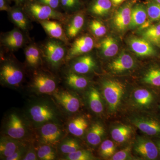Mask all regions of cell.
<instances>
[{
    "mask_svg": "<svg viewBox=\"0 0 160 160\" xmlns=\"http://www.w3.org/2000/svg\"><path fill=\"white\" fill-rule=\"evenodd\" d=\"M69 61V71L80 74L91 72L96 67V62L91 55H83Z\"/></svg>",
    "mask_w": 160,
    "mask_h": 160,
    "instance_id": "obj_12",
    "label": "cell"
},
{
    "mask_svg": "<svg viewBox=\"0 0 160 160\" xmlns=\"http://www.w3.org/2000/svg\"><path fill=\"white\" fill-rule=\"evenodd\" d=\"M134 60L130 55L123 52L109 64V69L115 73H121L134 67Z\"/></svg>",
    "mask_w": 160,
    "mask_h": 160,
    "instance_id": "obj_20",
    "label": "cell"
},
{
    "mask_svg": "<svg viewBox=\"0 0 160 160\" xmlns=\"http://www.w3.org/2000/svg\"><path fill=\"white\" fill-rule=\"evenodd\" d=\"M89 29L97 37H101L106 34L107 29L102 22L98 20H92L89 23Z\"/></svg>",
    "mask_w": 160,
    "mask_h": 160,
    "instance_id": "obj_39",
    "label": "cell"
},
{
    "mask_svg": "<svg viewBox=\"0 0 160 160\" xmlns=\"http://www.w3.org/2000/svg\"><path fill=\"white\" fill-rule=\"evenodd\" d=\"M38 159L37 155V152L33 147L29 148L28 151L24 157L23 160H37Z\"/></svg>",
    "mask_w": 160,
    "mask_h": 160,
    "instance_id": "obj_44",
    "label": "cell"
},
{
    "mask_svg": "<svg viewBox=\"0 0 160 160\" xmlns=\"http://www.w3.org/2000/svg\"><path fill=\"white\" fill-rule=\"evenodd\" d=\"M4 131L6 136L18 140L26 138L29 132L26 122L16 112H11L7 115Z\"/></svg>",
    "mask_w": 160,
    "mask_h": 160,
    "instance_id": "obj_6",
    "label": "cell"
},
{
    "mask_svg": "<svg viewBox=\"0 0 160 160\" xmlns=\"http://www.w3.org/2000/svg\"><path fill=\"white\" fill-rule=\"evenodd\" d=\"M40 47L43 59L52 69H58L66 60L68 49L62 41L49 38Z\"/></svg>",
    "mask_w": 160,
    "mask_h": 160,
    "instance_id": "obj_2",
    "label": "cell"
},
{
    "mask_svg": "<svg viewBox=\"0 0 160 160\" xmlns=\"http://www.w3.org/2000/svg\"><path fill=\"white\" fill-rule=\"evenodd\" d=\"M128 43L130 49L138 56H151L155 54L153 45L143 38H132Z\"/></svg>",
    "mask_w": 160,
    "mask_h": 160,
    "instance_id": "obj_19",
    "label": "cell"
},
{
    "mask_svg": "<svg viewBox=\"0 0 160 160\" xmlns=\"http://www.w3.org/2000/svg\"><path fill=\"white\" fill-rule=\"evenodd\" d=\"M89 107L95 113L100 114L103 111L102 100L99 92L94 87L90 88L88 92Z\"/></svg>",
    "mask_w": 160,
    "mask_h": 160,
    "instance_id": "obj_28",
    "label": "cell"
},
{
    "mask_svg": "<svg viewBox=\"0 0 160 160\" xmlns=\"http://www.w3.org/2000/svg\"><path fill=\"white\" fill-rule=\"evenodd\" d=\"M100 48L102 53L106 58L114 56L118 51L117 42L111 37H107L101 42Z\"/></svg>",
    "mask_w": 160,
    "mask_h": 160,
    "instance_id": "obj_30",
    "label": "cell"
},
{
    "mask_svg": "<svg viewBox=\"0 0 160 160\" xmlns=\"http://www.w3.org/2000/svg\"><path fill=\"white\" fill-rule=\"evenodd\" d=\"M133 152L138 157L145 160H155L158 156L157 146L151 140L138 136L133 146Z\"/></svg>",
    "mask_w": 160,
    "mask_h": 160,
    "instance_id": "obj_9",
    "label": "cell"
},
{
    "mask_svg": "<svg viewBox=\"0 0 160 160\" xmlns=\"http://www.w3.org/2000/svg\"><path fill=\"white\" fill-rule=\"evenodd\" d=\"M24 78V72L21 66L12 58L2 59L0 69L1 83L6 86L17 87Z\"/></svg>",
    "mask_w": 160,
    "mask_h": 160,
    "instance_id": "obj_5",
    "label": "cell"
},
{
    "mask_svg": "<svg viewBox=\"0 0 160 160\" xmlns=\"http://www.w3.org/2000/svg\"><path fill=\"white\" fill-rule=\"evenodd\" d=\"M94 40L88 35L77 38L68 48L66 60L72 59L87 54L94 47Z\"/></svg>",
    "mask_w": 160,
    "mask_h": 160,
    "instance_id": "obj_10",
    "label": "cell"
},
{
    "mask_svg": "<svg viewBox=\"0 0 160 160\" xmlns=\"http://www.w3.org/2000/svg\"><path fill=\"white\" fill-rule=\"evenodd\" d=\"M132 4L126 3L118 9L113 18V25L116 29L119 32H123L129 27L131 22Z\"/></svg>",
    "mask_w": 160,
    "mask_h": 160,
    "instance_id": "obj_15",
    "label": "cell"
},
{
    "mask_svg": "<svg viewBox=\"0 0 160 160\" xmlns=\"http://www.w3.org/2000/svg\"><path fill=\"white\" fill-rule=\"evenodd\" d=\"M143 38L152 45L160 47V23L151 25L143 31Z\"/></svg>",
    "mask_w": 160,
    "mask_h": 160,
    "instance_id": "obj_31",
    "label": "cell"
},
{
    "mask_svg": "<svg viewBox=\"0 0 160 160\" xmlns=\"http://www.w3.org/2000/svg\"><path fill=\"white\" fill-rule=\"evenodd\" d=\"M156 145L157 146L158 149V151L160 153V140L158 141Z\"/></svg>",
    "mask_w": 160,
    "mask_h": 160,
    "instance_id": "obj_48",
    "label": "cell"
},
{
    "mask_svg": "<svg viewBox=\"0 0 160 160\" xmlns=\"http://www.w3.org/2000/svg\"><path fill=\"white\" fill-rule=\"evenodd\" d=\"M78 140L72 138L65 139L60 143V151L65 154H68L81 149Z\"/></svg>",
    "mask_w": 160,
    "mask_h": 160,
    "instance_id": "obj_34",
    "label": "cell"
},
{
    "mask_svg": "<svg viewBox=\"0 0 160 160\" xmlns=\"http://www.w3.org/2000/svg\"><path fill=\"white\" fill-rule=\"evenodd\" d=\"M29 149V147L26 144H23L11 156L6 159V160H22Z\"/></svg>",
    "mask_w": 160,
    "mask_h": 160,
    "instance_id": "obj_42",
    "label": "cell"
},
{
    "mask_svg": "<svg viewBox=\"0 0 160 160\" xmlns=\"http://www.w3.org/2000/svg\"><path fill=\"white\" fill-rule=\"evenodd\" d=\"M105 134V129L101 123H94L89 128L86 135L87 142L92 146L99 145Z\"/></svg>",
    "mask_w": 160,
    "mask_h": 160,
    "instance_id": "obj_24",
    "label": "cell"
},
{
    "mask_svg": "<svg viewBox=\"0 0 160 160\" xmlns=\"http://www.w3.org/2000/svg\"><path fill=\"white\" fill-rule=\"evenodd\" d=\"M131 147H127L125 149L115 152L111 158L110 160H126L132 159L131 154Z\"/></svg>",
    "mask_w": 160,
    "mask_h": 160,
    "instance_id": "obj_41",
    "label": "cell"
},
{
    "mask_svg": "<svg viewBox=\"0 0 160 160\" xmlns=\"http://www.w3.org/2000/svg\"><path fill=\"white\" fill-rule=\"evenodd\" d=\"M116 147L114 143L110 140H106L101 144L99 153L104 158H111L115 153Z\"/></svg>",
    "mask_w": 160,
    "mask_h": 160,
    "instance_id": "obj_36",
    "label": "cell"
},
{
    "mask_svg": "<svg viewBox=\"0 0 160 160\" xmlns=\"http://www.w3.org/2000/svg\"><path fill=\"white\" fill-rule=\"evenodd\" d=\"M143 82L154 87H160V69L152 68L149 69L142 78Z\"/></svg>",
    "mask_w": 160,
    "mask_h": 160,
    "instance_id": "obj_33",
    "label": "cell"
},
{
    "mask_svg": "<svg viewBox=\"0 0 160 160\" xmlns=\"http://www.w3.org/2000/svg\"><path fill=\"white\" fill-rule=\"evenodd\" d=\"M147 15L151 22H160V4L156 2L149 3L147 6Z\"/></svg>",
    "mask_w": 160,
    "mask_h": 160,
    "instance_id": "obj_38",
    "label": "cell"
},
{
    "mask_svg": "<svg viewBox=\"0 0 160 160\" xmlns=\"http://www.w3.org/2000/svg\"><path fill=\"white\" fill-rule=\"evenodd\" d=\"M66 81L69 87L78 90L85 89L89 85V80L87 78L70 71L66 74Z\"/></svg>",
    "mask_w": 160,
    "mask_h": 160,
    "instance_id": "obj_27",
    "label": "cell"
},
{
    "mask_svg": "<svg viewBox=\"0 0 160 160\" xmlns=\"http://www.w3.org/2000/svg\"><path fill=\"white\" fill-rule=\"evenodd\" d=\"M102 92L109 111L116 112L119 108L125 93L122 83L114 80H106L102 83Z\"/></svg>",
    "mask_w": 160,
    "mask_h": 160,
    "instance_id": "obj_4",
    "label": "cell"
},
{
    "mask_svg": "<svg viewBox=\"0 0 160 160\" xmlns=\"http://www.w3.org/2000/svg\"><path fill=\"white\" fill-rule=\"evenodd\" d=\"M25 32L17 27L1 36V45L9 51H15L24 46L26 42Z\"/></svg>",
    "mask_w": 160,
    "mask_h": 160,
    "instance_id": "obj_11",
    "label": "cell"
},
{
    "mask_svg": "<svg viewBox=\"0 0 160 160\" xmlns=\"http://www.w3.org/2000/svg\"><path fill=\"white\" fill-rule=\"evenodd\" d=\"M22 8L30 19L38 22L45 20H53L64 24L69 15L52 9L49 6L38 2L34 0H29L24 4Z\"/></svg>",
    "mask_w": 160,
    "mask_h": 160,
    "instance_id": "obj_3",
    "label": "cell"
},
{
    "mask_svg": "<svg viewBox=\"0 0 160 160\" xmlns=\"http://www.w3.org/2000/svg\"><path fill=\"white\" fill-rule=\"evenodd\" d=\"M38 22L49 38L60 40L67 45L69 40L66 37L62 23L53 20L41 21Z\"/></svg>",
    "mask_w": 160,
    "mask_h": 160,
    "instance_id": "obj_18",
    "label": "cell"
},
{
    "mask_svg": "<svg viewBox=\"0 0 160 160\" xmlns=\"http://www.w3.org/2000/svg\"><path fill=\"white\" fill-rule=\"evenodd\" d=\"M132 98L134 106L141 109H149L154 101V97L151 92L144 88L135 89Z\"/></svg>",
    "mask_w": 160,
    "mask_h": 160,
    "instance_id": "obj_21",
    "label": "cell"
},
{
    "mask_svg": "<svg viewBox=\"0 0 160 160\" xmlns=\"http://www.w3.org/2000/svg\"><path fill=\"white\" fill-rule=\"evenodd\" d=\"M147 10L142 5H137L132 7V10L131 22L129 28L134 29L142 26L147 21Z\"/></svg>",
    "mask_w": 160,
    "mask_h": 160,
    "instance_id": "obj_25",
    "label": "cell"
},
{
    "mask_svg": "<svg viewBox=\"0 0 160 160\" xmlns=\"http://www.w3.org/2000/svg\"><path fill=\"white\" fill-rule=\"evenodd\" d=\"M23 143L20 140L12 138L10 137H2L0 141L1 158L6 160L12 155Z\"/></svg>",
    "mask_w": 160,
    "mask_h": 160,
    "instance_id": "obj_23",
    "label": "cell"
},
{
    "mask_svg": "<svg viewBox=\"0 0 160 160\" xmlns=\"http://www.w3.org/2000/svg\"><path fill=\"white\" fill-rule=\"evenodd\" d=\"M8 13L12 22L23 32L27 33L31 29L30 19L21 6L12 7Z\"/></svg>",
    "mask_w": 160,
    "mask_h": 160,
    "instance_id": "obj_16",
    "label": "cell"
},
{
    "mask_svg": "<svg viewBox=\"0 0 160 160\" xmlns=\"http://www.w3.org/2000/svg\"><path fill=\"white\" fill-rule=\"evenodd\" d=\"M8 0H0V11L9 12L12 7L9 6Z\"/></svg>",
    "mask_w": 160,
    "mask_h": 160,
    "instance_id": "obj_45",
    "label": "cell"
},
{
    "mask_svg": "<svg viewBox=\"0 0 160 160\" xmlns=\"http://www.w3.org/2000/svg\"><path fill=\"white\" fill-rule=\"evenodd\" d=\"M39 139L41 143L55 146L61 142L64 132L59 124L49 122L39 128Z\"/></svg>",
    "mask_w": 160,
    "mask_h": 160,
    "instance_id": "obj_8",
    "label": "cell"
},
{
    "mask_svg": "<svg viewBox=\"0 0 160 160\" xmlns=\"http://www.w3.org/2000/svg\"><path fill=\"white\" fill-rule=\"evenodd\" d=\"M24 52L27 66L31 69H37L43 59L40 46L35 43H31L26 46Z\"/></svg>",
    "mask_w": 160,
    "mask_h": 160,
    "instance_id": "obj_22",
    "label": "cell"
},
{
    "mask_svg": "<svg viewBox=\"0 0 160 160\" xmlns=\"http://www.w3.org/2000/svg\"><path fill=\"white\" fill-rule=\"evenodd\" d=\"M112 5L110 0H95L90 7V12L94 15L104 16L110 11Z\"/></svg>",
    "mask_w": 160,
    "mask_h": 160,
    "instance_id": "obj_32",
    "label": "cell"
},
{
    "mask_svg": "<svg viewBox=\"0 0 160 160\" xmlns=\"http://www.w3.org/2000/svg\"><path fill=\"white\" fill-rule=\"evenodd\" d=\"M89 126L86 119L83 117H78L69 122L68 129L69 132L75 136L81 137L85 133Z\"/></svg>",
    "mask_w": 160,
    "mask_h": 160,
    "instance_id": "obj_26",
    "label": "cell"
},
{
    "mask_svg": "<svg viewBox=\"0 0 160 160\" xmlns=\"http://www.w3.org/2000/svg\"><path fill=\"white\" fill-rule=\"evenodd\" d=\"M84 24L85 16L82 12H77L70 17L69 16L68 19L64 24V30L69 41L78 36Z\"/></svg>",
    "mask_w": 160,
    "mask_h": 160,
    "instance_id": "obj_17",
    "label": "cell"
},
{
    "mask_svg": "<svg viewBox=\"0 0 160 160\" xmlns=\"http://www.w3.org/2000/svg\"><path fill=\"white\" fill-rule=\"evenodd\" d=\"M8 1H11L14 2L16 4V6H21L22 5L25 4L29 0H8Z\"/></svg>",
    "mask_w": 160,
    "mask_h": 160,
    "instance_id": "obj_46",
    "label": "cell"
},
{
    "mask_svg": "<svg viewBox=\"0 0 160 160\" xmlns=\"http://www.w3.org/2000/svg\"><path fill=\"white\" fill-rule=\"evenodd\" d=\"M60 3L67 14L77 9L80 6L79 0H60Z\"/></svg>",
    "mask_w": 160,
    "mask_h": 160,
    "instance_id": "obj_40",
    "label": "cell"
},
{
    "mask_svg": "<svg viewBox=\"0 0 160 160\" xmlns=\"http://www.w3.org/2000/svg\"><path fill=\"white\" fill-rule=\"evenodd\" d=\"M131 122L147 135H160V122L157 120L147 117L138 116L132 118Z\"/></svg>",
    "mask_w": 160,
    "mask_h": 160,
    "instance_id": "obj_14",
    "label": "cell"
},
{
    "mask_svg": "<svg viewBox=\"0 0 160 160\" xmlns=\"http://www.w3.org/2000/svg\"><path fill=\"white\" fill-rule=\"evenodd\" d=\"M55 99L64 110L69 113L78 111L81 102L76 95L69 91L63 90L54 92Z\"/></svg>",
    "mask_w": 160,
    "mask_h": 160,
    "instance_id": "obj_13",
    "label": "cell"
},
{
    "mask_svg": "<svg viewBox=\"0 0 160 160\" xmlns=\"http://www.w3.org/2000/svg\"><path fill=\"white\" fill-rule=\"evenodd\" d=\"M132 129L127 125H120L112 129V138L116 142L118 143L125 142L130 138Z\"/></svg>",
    "mask_w": 160,
    "mask_h": 160,
    "instance_id": "obj_29",
    "label": "cell"
},
{
    "mask_svg": "<svg viewBox=\"0 0 160 160\" xmlns=\"http://www.w3.org/2000/svg\"><path fill=\"white\" fill-rule=\"evenodd\" d=\"M38 159L53 160L56 159L57 152L52 146L43 144L37 150Z\"/></svg>",
    "mask_w": 160,
    "mask_h": 160,
    "instance_id": "obj_35",
    "label": "cell"
},
{
    "mask_svg": "<svg viewBox=\"0 0 160 160\" xmlns=\"http://www.w3.org/2000/svg\"><path fill=\"white\" fill-rule=\"evenodd\" d=\"M65 159L67 160H92L95 159L93 155L88 150L80 149L77 151L66 155Z\"/></svg>",
    "mask_w": 160,
    "mask_h": 160,
    "instance_id": "obj_37",
    "label": "cell"
},
{
    "mask_svg": "<svg viewBox=\"0 0 160 160\" xmlns=\"http://www.w3.org/2000/svg\"><path fill=\"white\" fill-rule=\"evenodd\" d=\"M155 2L158 3L160 4V0H153Z\"/></svg>",
    "mask_w": 160,
    "mask_h": 160,
    "instance_id": "obj_49",
    "label": "cell"
},
{
    "mask_svg": "<svg viewBox=\"0 0 160 160\" xmlns=\"http://www.w3.org/2000/svg\"><path fill=\"white\" fill-rule=\"evenodd\" d=\"M26 116L31 124L36 128L49 122L59 124L60 112L54 103L45 99L32 100L26 109Z\"/></svg>",
    "mask_w": 160,
    "mask_h": 160,
    "instance_id": "obj_1",
    "label": "cell"
},
{
    "mask_svg": "<svg viewBox=\"0 0 160 160\" xmlns=\"http://www.w3.org/2000/svg\"><path fill=\"white\" fill-rule=\"evenodd\" d=\"M38 2L49 6L52 9L58 10L61 6L60 0H34Z\"/></svg>",
    "mask_w": 160,
    "mask_h": 160,
    "instance_id": "obj_43",
    "label": "cell"
},
{
    "mask_svg": "<svg viewBox=\"0 0 160 160\" xmlns=\"http://www.w3.org/2000/svg\"><path fill=\"white\" fill-rule=\"evenodd\" d=\"M56 80L52 75L42 71L35 72L32 80V88L40 94L54 93L57 88Z\"/></svg>",
    "mask_w": 160,
    "mask_h": 160,
    "instance_id": "obj_7",
    "label": "cell"
},
{
    "mask_svg": "<svg viewBox=\"0 0 160 160\" xmlns=\"http://www.w3.org/2000/svg\"><path fill=\"white\" fill-rule=\"evenodd\" d=\"M126 0H110L112 5L115 6H117L121 5Z\"/></svg>",
    "mask_w": 160,
    "mask_h": 160,
    "instance_id": "obj_47",
    "label": "cell"
}]
</instances>
